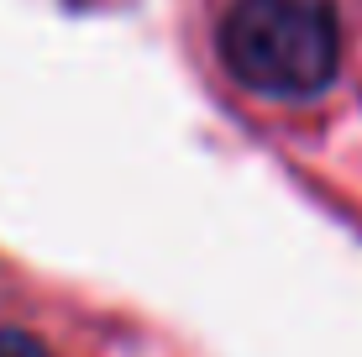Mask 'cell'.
Returning <instances> with one entry per match:
<instances>
[{
    "mask_svg": "<svg viewBox=\"0 0 362 357\" xmlns=\"http://www.w3.org/2000/svg\"><path fill=\"white\" fill-rule=\"evenodd\" d=\"M216 53L242 90L305 105L341 69V21L331 0H236L216 32Z\"/></svg>",
    "mask_w": 362,
    "mask_h": 357,
    "instance_id": "6da1fadb",
    "label": "cell"
},
{
    "mask_svg": "<svg viewBox=\"0 0 362 357\" xmlns=\"http://www.w3.org/2000/svg\"><path fill=\"white\" fill-rule=\"evenodd\" d=\"M0 357H53V352H47L37 336H27V331L0 326Z\"/></svg>",
    "mask_w": 362,
    "mask_h": 357,
    "instance_id": "7a4b0ae2",
    "label": "cell"
}]
</instances>
